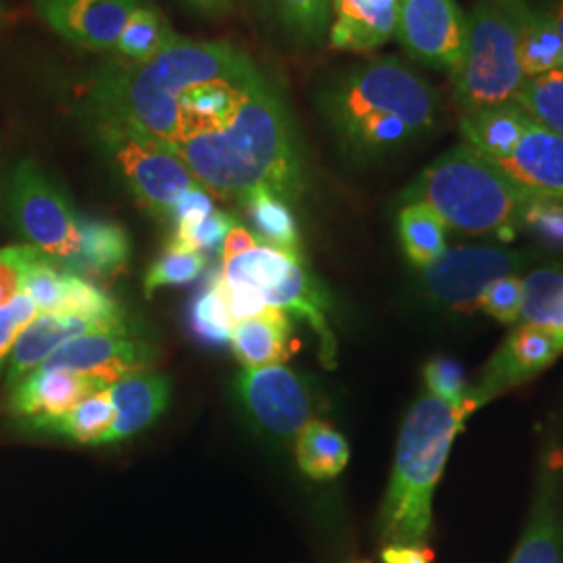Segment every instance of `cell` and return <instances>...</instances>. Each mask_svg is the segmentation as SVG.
<instances>
[{"instance_id":"cell-1","label":"cell","mask_w":563,"mask_h":563,"mask_svg":"<svg viewBox=\"0 0 563 563\" xmlns=\"http://www.w3.org/2000/svg\"><path fill=\"white\" fill-rule=\"evenodd\" d=\"M169 148L195 180L220 199L242 201L249 192L267 188L295 202L307 188L290 113L276 86L265 78L223 128L181 139Z\"/></svg>"},{"instance_id":"cell-2","label":"cell","mask_w":563,"mask_h":563,"mask_svg":"<svg viewBox=\"0 0 563 563\" xmlns=\"http://www.w3.org/2000/svg\"><path fill=\"white\" fill-rule=\"evenodd\" d=\"M257 65L228 42L176 38L146 63H109L88 88V109L95 120L130 125L172 146L178 134L181 97L207 81L253 71Z\"/></svg>"},{"instance_id":"cell-3","label":"cell","mask_w":563,"mask_h":563,"mask_svg":"<svg viewBox=\"0 0 563 563\" xmlns=\"http://www.w3.org/2000/svg\"><path fill=\"white\" fill-rule=\"evenodd\" d=\"M318 104L342 151L357 162L420 141L441 120L439 92L395 57L344 71L323 88Z\"/></svg>"},{"instance_id":"cell-4","label":"cell","mask_w":563,"mask_h":563,"mask_svg":"<svg viewBox=\"0 0 563 563\" xmlns=\"http://www.w3.org/2000/svg\"><path fill=\"white\" fill-rule=\"evenodd\" d=\"M472 411L432 395L411 405L402 420L390 483L378 516L388 544H423L432 532V504L451 446Z\"/></svg>"},{"instance_id":"cell-5","label":"cell","mask_w":563,"mask_h":563,"mask_svg":"<svg viewBox=\"0 0 563 563\" xmlns=\"http://www.w3.org/2000/svg\"><path fill=\"white\" fill-rule=\"evenodd\" d=\"M530 197L465 142L437 157L402 192L405 202L428 205L446 230L504 241L520 232V216Z\"/></svg>"},{"instance_id":"cell-6","label":"cell","mask_w":563,"mask_h":563,"mask_svg":"<svg viewBox=\"0 0 563 563\" xmlns=\"http://www.w3.org/2000/svg\"><path fill=\"white\" fill-rule=\"evenodd\" d=\"M518 34L520 23L490 0H481L465 15L462 60L449 76L462 113L516 101L526 80Z\"/></svg>"},{"instance_id":"cell-7","label":"cell","mask_w":563,"mask_h":563,"mask_svg":"<svg viewBox=\"0 0 563 563\" xmlns=\"http://www.w3.org/2000/svg\"><path fill=\"white\" fill-rule=\"evenodd\" d=\"M223 276L251 284L269 307L295 313L311 325L320 342V360L336 367V336L330 325V301L322 284L307 269L305 257L257 244L241 257L222 262Z\"/></svg>"},{"instance_id":"cell-8","label":"cell","mask_w":563,"mask_h":563,"mask_svg":"<svg viewBox=\"0 0 563 563\" xmlns=\"http://www.w3.org/2000/svg\"><path fill=\"white\" fill-rule=\"evenodd\" d=\"M95 121L109 162L118 169L132 197L153 218L167 220L181 195L201 186L186 163L163 142L118 121Z\"/></svg>"},{"instance_id":"cell-9","label":"cell","mask_w":563,"mask_h":563,"mask_svg":"<svg viewBox=\"0 0 563 563\" xmlns=\"http://www.w3.org/2000/svg\"><path fill=\"white\" fill-rule=\"evenodd\" d=\"M537 249H497V246H455L420 272L423 299L449 316H472L490 282L518 276L543 260Z\"/></svg>"},{"instance_id":"cell-10","label":"cell","mask_w":563,"mask_h":563,"mask_svg":"<svg viewBox=\"0 0 563 563\" xmlns=\"http://www.w3.org/2000/svg\"><path fill=\"white\" fill-rule=\"evenodd\" d=\"M11 216L30 246L71 269L80 253V218L34 162H21L13 174Z\"/></svg>"},{"instance_id":"cell-11","label":"cell","mask_w":563,"mask_h":563,"mask_svg":"<svg viewBox=\"0 0 563 563\" xmlns=\"http://www.w3.org/2000/svg\"><path fill=\"white\" fill-rule=\"evenodd\" d=\"M234 393L249 422L276 441L297 437L320 407L313 383L286 365L244 367Z\"/></svg>"},{"instance_id":"cell-12","label":"cell","mask_w":563,"mask_h":563,"mask_svg":"<svg viewBox=\"0 0 563 563\" xmlns=\"http://www.w3.org/2000/svg\"><path fill=\"white\" fill-rule=\"evenodd\" d=\"M563 355V339L543 328L516 323L499 349L484 365L478 380L470 384L463 405L474 413L486 402L539 376Z\"/></svg>"},{"instance_id":"cell-13","label":"cell","mask_w":563,"mask_h":563,"mask_svg":"<svg viewBox=\"0 0 563 563\" xmlns=\"http://www.w3.org/2000/svg\"><path fill=\"white\" fill-rule=\"evenodd\" d=\"M395 34L413 59L453 76L462 60L465 15L455 0H399Z\"/></svg>"},{"instance_id":"cell-14","label":"cell","mask_w":563,"mask_h":563,"mask_svg":"<svg viewBox=\"0 0 563 563\" xmlns=\"http://www.w3.org/2000/svg\"><path fill=\"white\" fill-rule=\"evenodd\" d=\"M155 355L157 351L148 342L130 332H92L63 342L41 367L69 372L111 386L123 378L144 374Z\"/></svg>"},{"instance_id":"cell-15","label":"cell","mask_w":563,"mask_h":563,"mask_svg":"<svg viewBox=\"0 0 563 563\" xmlns=\"http://www.w3.org/2000/svg\"><path fill=\"white\" fill-rule=\"evenodd\" d=\"M139 0H36L44 23L84 51H115Z\"/></svg>"},{"instance_id":"cell-16","label":"cell","mask_w":563,"mask_h":563,"mask_svg":"<svg viewBox=\"0 0 563 563\" xmlns=\"http://www.w3.org/2000/svg\"><path fill=\"white\" fill-rule=\"evenodd\" d=\"M509 563H563V453L544 451L522 539Z\"/></svg>"},{"instance_id":"cell-17","label":"cell","mask_w":563,"mask_h":563,"mask_svg":"<svg viewBox=\"0 0 563 563\" xmlns=\"http://www.w3.org/2000/svg\"><path fill=\"white\" fill-rule=\"evenodd\" d=\"M493 163L528 195L563 199V139L530 115L520 136Z\"/></svg>"},{"instance_id":"cell-18","label":"cell","mask_w":563,"mask_h":563,"mask_svg":"<svg viewBox=\"0 0 563 563\" xmlns=\"http://www.w3.org/2000/svg\"><path fill=\"white\" fill-rule=\"evenodd\" d=\"M92 332H130V325L86 320L78 316L41 313L23 328L7 365V390L15 388L21 380L34 374L63 342L78 339Z\"/></svg>"},{"instance_id":"cell-19","label":"cell","mask_w":563,"mask_h":563,"mask_svg":"<svg viewBox=\"0 0 563 563\" xmlns=\"http://www.w3.org/2000/svg\"><path fill=\"white\" fill-rule=\"evenodd\" d=\"M109 388L99 380L76 376L60 369H36L9 390L7 411L13 420L27 423L59 418L86 397Z\"/></svg>"},{"instance_id":"cell-20","label":"cell","mask_w":563,"mask_h":563,"mask_svg":"<svg viewBox=\"0 0 563 563\" xmlns=\"http://www.w3.org/2000/svg\"><path fill=\"white\" fill-rule=\"evenodd\" d=\"M262 80V71L255 67L253 71H246L242 76L207 81L188 90L181 97L178 134L174 142L223 128L236 115L242 102L249 99V95Z\"/></svg>"},{"instance_id":"cell-21","label":"cell","mask_w":563,"mask_h":563,"mask_svg":"<svg viewBox=\"0 0 563 563\" xmlns=\"http://www.w3.org/2000/svg\"><path fill=\"white\" fill-rule=\"evenodd\" d=\"M115 422L101 444L123 443L157 422L172 399V383L163 374H136L109 386Z\"/></svg>"},{"instance_id":"cell-22","label":"cell","mask_w":563,"mask_h":563,"mask_svg":"<svg viewBox=\"0 0 563 563\" xmlns=\"http://www.w3.org/2000/svg\"><path fill=\"white\" fill-rule=\"evenodd\" d=\"M330 44L349 53H369L390 41L399 0H332Z\"/></svg>"},{"instance_id":"cell-23","label":"cell","mask_w":563,"mask_h":563,"mask_svg":"<svg viewBox=\"0 0 563 563\" xmlns=\"http://www.w3.org/2000/svg\"><path fill=\"white\" fill-rule=\"evenodd\" d=\"M230 344L242 367L282 365L295 353L292 323L286 311L269 307L257 318L236 322Z\"/></svg>"},{"instance_id":"cell-24","label":"cell","mask_w":563,"mask_h":563,"mask_svg":"<svg viewBox=\"0 0 563 563\" xmlns=\"http://www.w3.org/2000/svg\"><path fill=\"white\" fill-rule=\"evenodd\" d=\"M132 244L120 223L80 220V253L69 272L84 278L115 280L128 267Z\"/></svg>"},{"instance_id":"cell-25","label":"cell","mask_w":563,"mask_h":563,"mask_svg":"<svg viewBox=\"0 0 563 563\" xmlns=\"http://www.w3.org/2000/svg\"><path fill=\"white\" fill-rule=\"evenodd\" d=\"M0 257L15 269L21 295L30 297L41 313H60L67 276L65 267L30 244L0 249Z\"/></svg>"},{"instance_id":"cell-26","label":"cell","mask_w":563,"mask_h":563,"mask_svg":"<svg viewBox=\"0 0 563 563\" xmlns=\"http://www.w3.org/2000/svg\"><path fill=\"white\" fill-rule=\"evenodd\" d=\"M115 422V407L111 401L109 388L86 397L74 409L59 418L27 423L25 430L48 437H63L78 444H101L102 437L111 430Z\"/></svg>"},{"instance_id":"cell-27","label":"cell","mask_w":563,"mask_h":563,"mask_svg":"<svg viewBox=\"0 0 563 563\" xmlns=\"http://www.w3.org/2000/svg\"><path fill=\"white\" fill-rule=\"evenodd\" d=\"M241 202L262 244L302 257L299 223L288 202L267 188L249 192Z\"/></svg>"},{"instance_id":"cell-28","label":"cell","mask_w":563,"mask_h":563,"mask_svg":"<svg viewBox=\"0 0 563 563\" xmlns=\"http://www.w3.org/2000/svg\"><path fill=\"white\" fill-rule=\"evenodd\" d=\"M295 455L302 474L311 481L325 483L341 476L351 457L344 434L330 423L311 420L297 434Z\"/></svg>"},{"instance_id":"cell-29","label":"cell","mask_w":563,"mask_h":563,"mask_svg":"<svg viewBox=\"0 0 563 563\" xmlns=\"http://www.w3.org/2000/svg\"><path fill=\"white\" fill-rule=\"evenodd\" d=\"M399 242L407 262L423 269L446 251V225L423 202H405L397 218Z\"/></svg>"},{"instance_id":"cell-30","label":"cell","mask_w":563,"mask_h":563,"mask_svg":"<svg viewBox=\"0 0 563 563\" xmlns=\"http://www.w3.org/2000/svg\"><path fill=\"white\" fill-rule=\"evenodd\" d=\"M520 323L543 328L563 339V269L543 265L522 278Z\"/></svg>"},{"instance_id":"cell-31","label":"cell","mask_w":563,"mask_h":563,"mask_svg":"<svg viewBox=\"0 0 563 563\" xmlns=\"http://www.w3.org/2000/svg\"><path fill=\"white\" fill-rule=\"evenodd\" d=\"M234 325L236 320L232 318L223 295L222 272L220 269L209 272L201 290L190 299V307H188L190 334L205 346L222 349L225 344H230Z\"/></svg>"},{"instance_id":"cell-32","label":"cell","mask_w":563,"mask_h":563,"mask_svg":"<svg viewBox=\"0 0 563 563\" xmlns=\"http://www.w3.org/2000/svg\"><path fill=\"white\" fill-rule=\"evenodd\" d=\"M518 53L523 78L562 69L563 44L551 11H530L520 23Z\"/></svg>"},{"instance_id":"cell-33","label":"cell","mask_w":563,"mask_h":563,"mask_svg":"<svg viewBox=\"0 0 563 563\" xmlns=\"http://www.w3.org/2000/svg\"><path fill=\"white\" fill-rule=\"evenodd\" d=\"M176 38L169 21L159 11L139 4L121 32L115 53L128 63H146L155 59Z\"/></svg>"},{"instance_id":"cell-34","label":"cell","mask_w":563,"mask_h":563,"mask_svg":"<svg viewBox=\"0 0 563 563\" xmlns=\"http://www.w3.org/2000/svg\"><path fill=\"white\" fill-rule=\"evenodd\" d=\"M514 102L537 123L563 139V69L526 78Z\"/></svg>"},{"instance_id":"cell-35","label":"cell","mask_w":563,"mask_h":563,"mask_svg":"<svg viewBox=\"0 0 563 563\" xmlns=\"http://www.w3.org/2000/svg\"><path fill=\"white\" fill-rule=\"evenodd\" d=\"M207 269V257L195 251L167 246L144 274V295L151 299L165 286H186L199 280Z\"/></svg>"},{"instance_id":"cell-36","label":"cell","mask_w":563,"mask_h":563,"mask_svg":"<svg viewBox=\"0 0 563 563\" xmlns=\"http://www.w3.org/2000/svg\"><path fill=\"white\" fill-rule=\"evenodd\" d=\"M282 25L297 41L320 42L330 27L332 0H269Z\"/></svg>"},{"instance_id":"cell-37","label":"cell","mask_w":563,"mask_h":563,"mask_svg":"<svg viewBox=\"0 0 563 563\" xmlns=\"http://www.w3.org/2000/svg\"><path fill=\"white\" fill-rule=\"evenodd\" d=\"M520 230L544 253H563V199L530 197L523 205Z\"/></svg>"},{"instance_id":"cell-38","label":"cell","mask_w":563,"mask_h":563,"mask_svg":"<svg viewBox=\"0 0 563 563\" xmlns=\"http://www.w3.org/2000/svg\"><path fill=\"white\" fill-rule=\"evenodd\" d=\"M422 378L428 388V395L449 402L453 407H460L470 390L465 367L446 355H437L430 362H426Z\"/></svg>"},{"instance_id":"cell-39","label":"cell","mask_w":563,"mask_h":563,"mask_svg":"<svg viewBox=\"0 0 563 563\" xmlns=\"http://www.w3.org/2000/svg\"><path fill=\"white\" fill-rule=\"evenodd\" d=\"M236 220L223 211H213L201 222L192 223L188 228H178L172 232V239L167 246H176L184 251H195V253H216L222 249L223 241L228 232Z\"/></svg>"},{"instance_id":"cell-40","label":"cell","mask_w":563,"mask_h":563,"mask_svg":"<svg viewBox=\"0 0 563 563\" xmlns=\"http://www.w3.org/2000/svg\"><path fill=\"white\" fill-rule=\"evenodd\" d=\"M478 309L495 322L505 323V325L520 323L522 278L520 276H505L499 280L490 282L481 295Z\"/></svg>"},{"instance_id":"cell-41","label":"cell","mask_w":563,"mask_h":563,"mask_svg":"<svg viewBox=\"0 0 563 563\" xmlns=\"http://www.w3.org/2000/svg\"><path fill=\"white\" fill-rule=\"evenodd\" d=\"M38 316V307L25 295H18L13 301L0 307V372L9 360L15 341L23 328Z\"/></svg>"},{"instance_id":"cell-42","label":"cell","mask_w":563,"mask_h":563,"mask_svg":"<svg viewBox=\"0 0 563 563\" xmlns=\"http://www.w3.org/2000/svg\"><path fill=\"white\" fill-rule=\"evenodd\" d=\"M213 211H216V205L209 197V192L202 186H195V188L186 190L176 201L167 220L172 222L174 230H178V228H188L192 223L201 222Z\"/></svg>"},{"instance_id":"cell-43","label":"cell","mask_w":563,"mask_h":563,"mask_svg":"<svg viewBox=\"0 0 563 563\" xmlns=\"http://www.w3.org/2000/svg\"><path fill=\"white\" fill-rule=\"evenodd\" d=\"M383 563H432L434 553L423 544H386Z\"/></svg>"},{"instance_id":"cell-44","label":"cell","mask_w":563,"mask_h":563,"mask_svg":"<svg viewBox=\"0 0 563 563\" xmlns=\"http://www.w3.org/2000/svg\"><path fill=\"white\" fill-rule=\"evenodd\" d=\"M255 246H257L255 234L249 232L241 223H234L222 244V262L241 257L244 253L253 251Z\"/></svg>"},{"instance_id":"cell-45","label":"cell","mask_w":563,"mask_h":563,"mask_svg":"<svg viewBox=\"0 0 563 563\" xmlns=\"http://www.w3.org/2000/svg\"><path fill=\"white\" fill-rule=\"evenodd\" d=\"M20 295V280L15 269L0 257V307L9 305Z\"/></svg>"},{"instance_id":"cell-46","label":"cell","mask_w":563,"mask_h":563,"mask_svg":"<svg viewBox=\"0 0 563 563\" xmlns=\"http://www.w3.org/2000/svg\"><path fill=\"white\" fill-rule=\"evenodd\" d=\"M490 2L499 4L518 23H522L528 18V13H530V7L523 0H490Z\"/></svg>"},{"instance_id":"cell-47","label":"cell","mask_w":563,"mask_h":563,"mask_svg":"<svg viewBox=\"0 0 563 563\" xmlns=\"http://www.w3.org/2000/svg\"><path fill=\"white\" fill-rule=\"evenodd\" d=\"M551 15H553V21H555V25H558V32H560V36H562L563 44V0L558 2V7L555 9H551ZM562 69H563V57H562Z\"/></svg>"},{"instance_id":"cell-48","label":"cell","mask_w":563,"mask_h":563,"mask_svg":"<svg viewBox=\"0 0 563 563\" xmlns=\"http://www.w3.org/2000/svg\"><path fill=\"white\" fill-rule=\"evenodd\" d=\"M192 4H197V7H201V9H213V7H218L220 2H223V0H190Z\"/></svg>"},{"instance_id":"cell-49","label":"cell","mask_w":563,"mask_h":563,"mask_svg":"<svg viewBox=\"0 0 563 563\" xmlns=\"http://www.w3.org/2000/svg\"><path fill=\"white\" fill-rule=\"evenodd\" d=\"M4 21H7V11H4V4H2V0H0V27H2Z\"/></svg>"}]
</instances>
